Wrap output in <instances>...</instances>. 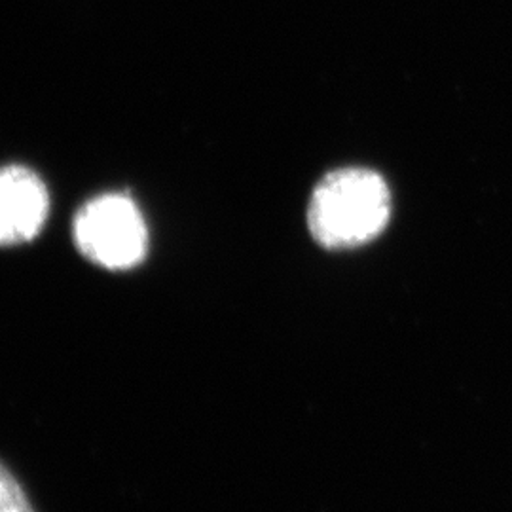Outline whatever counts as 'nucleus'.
I'll use <instances>...</instances> for the list:
<instances>
[{"mask_svg": "<svg viewBox=\"0 0 512 512\" xmlns=\"http://www.w3.org/2000/svg\"><path fill=\"white\" fill-rule=\"evenodd\" d=\"M50 209L48 190L31 169H0V245H19L37 238Z\"/></svg>", "mask_w": 512, "mask_h": 512, "instance_id": "3", "label": "nucleus"}, {"mask_svg": "<svg viewBox=\"0 0 512 512\" xmlns=\"http://www.w3.org/2000/svg\"><path fill=\"white\" fill-rule=\"evenodd\" d=\"M0 512H35L18 480L0 463Z\"/></svg>", "mask_w": 512, "mask_h": 512, "instance_id": "4", "label": "nucleus"}, {"mask_svg": "<svg viewBox=\"0 0 512 512\" xmlns=\"http://www.w3.org/2000/svg\"><path fill=\"white\" fill-rule=\"evenodd\" d=\"M73 234L78 251L109 270H128L147 255V224L126 194H105L86 203L74 219Z\"/></svg>", "mask_w": 512, "mask_h": 512, "instance_id": "2", "label": "nucleus"}, {"mask_svg": "<svg viewBox=\"0 0 512 512\" xmlns=\"http://www.w3.org/2000/svg\"><path fill=\"white\" fill-rule=\"evenodd\" d=\"M391 215L384 179L365 167H344L315 186L308 209L313 238L329 249H348L376 238Z\"/></svg>", "mask_w": 512, "mask_h": 512, "instance_id": "1", "label": "nucleus"}]
</instances>
